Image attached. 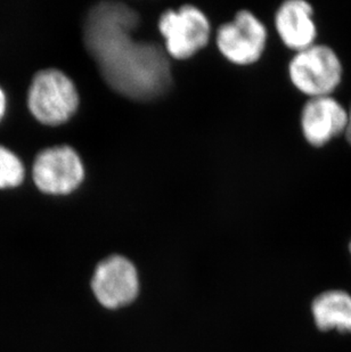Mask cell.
Listing matches in <instances>:
<instances>
[{
    "instance_id": "1",
    "label": "cell",
    "mask_w": 351,
    "mask_h": 352,
    "mask_svg": "<svg viewBox=\"0 0 351 352\" xmlns=\"http://www.w3.org/2000/svg\"><path fill=\"white\" fill-rule=\"evenodd\" d=\"M136 12L121 3H100L85 28L87 47L109 87L136 100L166 93L171 83L169 60L159 45L136 41Z\"/></svg>"
},
{
    "instance_id": "2",
    "label": "cell",
    "mask_w": 351,
    "mask_h": 352,
    "mask_svg": "<svg viewBox=\"0 0 351 352\" xmlns=\"http://www.w3.org/2000/svg\"><path fill=\"white\" fill-rule=\"evenodd\" d=\"M288 76L295 88L309 98L331 96L341 83L343 67L333 48L314 43L297 52L288 64Z\"/></svg>"
},
{
    "instance_id": "3",
    "label": "cell",
    "mask_w": 351,
    "mask_h": 352,
    "mask_svg": "<svg viewBox=\"0 0 351 352\" xmlns=\"http://www.w3.org/2000/svg\"><path fill=\"white\" fill-rule=\"evenodd\" d=\"M79 95L72 80L56 69L40 71L29 90V107L36 119L50 126L65 122L76 113Z\"/></svg>"
},
{
    "instance_id": "4",
    "label": "cell",
    "mask_w": 351,
    "mask_h": 352,
    "mask_svg": "<svg viewBox=\"0 0 351 352\" xmlns=\"http://www.w3.org/2000/svg\"><path fill=\"white\" fill-rule=\"evenodd\" d=\"M159 30L166 39L170 56L186 60L206 46L210 38V24L206 15L191 5L178 10H169L161 15Z\"/></svg>"
},
{
    "instance_id": "5",
    "label": "cell",
    "mask_w": 351,
    "mask_h": 352,
    "mask_svg": "<svg viewBox=\"0 0 351 352\" xmlns=\"http://www.w3.org/2000/svg\"><path fill=\"white\" fill-rule=\"evenodd\" d=\"M97 301L107 309H118L134 302L140 293L136 267L125 256L106 258L98 263L92 279Z\"/></svg>"
},
{
    "instance_id": "6",
    "label": "cell",
    "mask_w": 351,
    "mask_h": 352,
    "mask_svg": "<svg viewBox=\"0 0 351 352\" xmlns=\"http://www.w3.org/2000/svg\"><path fill=\"white\" fill-rule=\"evenodd\" d=\"M32 175L43 192L67 194L83 183L85 168L79 154L72 147L62 145L40 152L34 160Z\"/></svg>"
},
{
    "instance_id": "7",
    "label": "cell",
    "mask_w": 351,
    "mask_h": 352,
    "mask_svg": "<svg viewBox=\"0 0 351 352\" xmlns=\"http://www.w3.org/2000/svg\"><path fill=\"white\" fill-rule=\"evenodd\" d=\"M267 43V30L248 10H241L235 19L219 28L217 46L233 63L252 64L262 57Z\"/></svg>"
},
{
    "instance_id": "8",
    "label": "cell",
    "mask_w": 351,
    "mask_h": 352,
    "mask_svg": "<svg viewBox=\"0 0 351 352\" xmlns=\"http://www.w3.org/2000/svg\"><path fill=\"white\" fill-rule=\"evenodd\" d=\"M300 122L305 140L312 146L323 147L345 135L349 111L334 97H312L302 107Z\"/></svg>"
},
{
    "instance_id": "9",
    "label": "cell",
    "mask_w": 351,
    "mask_h": 352,
    "mask_svg": "<svg viewBox=\"0 0 351 352\" xmlns=\"http://www.w3.org/2000/svg\"><path fill=\"white\" fill-rule=\"evenodd\" d=\"M275 27L285 46L295 52L312 46L317 38L314 8L305 0L281 3L276 12Z\"/></svg>"
},
{
    "instance_id": "10",
    "label": "cell",
    "mask_w": 351,
    "mask_h": 352,
    "mask_svg": "<svg viewBox=\"0 0 351 352\" xmlns=\"http://www.w3.org/2000/svg\"><path fill=\"white\" fill-rule=\"evenodd\" d=\"M312 315L321 331L351 333V296L345 291L321 293L312 302Z\"/></svg>"
},
{
    "instance_id": "11",
    "label": "cell",
    "mask_w": 351,
    "mask_h": 352,
    "mask_svg": "<svg viewBox=\"0 0 351 352\" xmlns=\"http://www.w3.org/2000/svg\"><path fill=\"white\" fill-rule=\"evenodd\" d=\"M23 163L17 154L0 145V188L17 186L24 178Z\"/></svg>"
},
{
    "instance_id": "12",
    "label": "cell",
    "mask_w": 351,
    "mask_h": 352,
    "mask_svg": "<svg viewBox=\"0 0 351 352\" xmlns=\"http://www.w3.org/2000/svg\"><path fill=\"white\" fill-rule=\"evenodd\" d=\"M5 109H6V96H5L3 90L0 88V119L5 113Z\"/></svg>"
},
{
    "instance_id": "13",
    "label": "cell",
    "mask_w": 351,
    "mask_h": 352,
    "mask_svg": "<svg viewBox=\"0 0 351 352\" xmlns=\"http://www.w3.org/2000/svg\"><path fill=\"white\" fill-rule=\"evenodd\" d=\"M345 138L348 140V143L351 145V107L349 110V122L348 126H347V131L345 133Z\"/></svg>"
},
{
    "instance_id": "14",
    "label": "cell",
    "mask_w": 351,
    "mask_h": 352,
    "mask_svg": "<svg viewBox=\"0 0 351 352\" xmlns=\"http://www.w3.org/2000/svg\"><path fill=\"white\" fill-rule=\"evenodd\" d=\"M350 252H351V243H350Z\"/></svg>"
}]
</instances>
